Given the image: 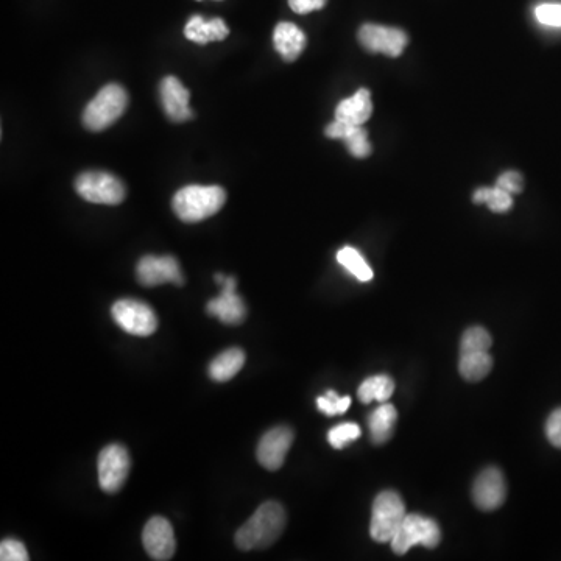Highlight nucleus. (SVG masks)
<instances>
[{"mask_svg": "<svg viewBox=\"0 0 561 561\" xmlns=\"http://www.w3.org/2000/svg\"><path fill=\"white\" fill-rule=\"evenodd\" d=\"M287 515L283 505L269 501L253 513L236 533V546L240 551L265 549L276 543L286 529Z\"/></svg>", "mask_w": 561, "mask_h": 561, "instance_id": "f257e3e1", "label": "nucleus"}, {"mask_svg": "<svg viewBox=\"0 0 561 561\" xmlns=\"http://www.w3.org/2000/svg\"><path fill=\"white\" fill-rule=\"evenodd\" d=\"M226 202V192L220 186H186L175 194L172 209L178 219L197 223L216 216Z\"/></svg>", "mask_w": 561, "mask_h": 561, "instance_id": "f03ea898", "label": "nucleus"}, {"mask_svg": "<svg viewBox=\"0 0 561 561\" xmlns=\"http://www.w3.org/2000/svg\"><path fill=\"white\" fill-rule=\"evenodd\" d=\"M128 106V94L116 83L100 89L83 111V124L89 131H103L122 117Z\"/></svg>", "mask_w": 561, "mask_h": 561, "instance_id": "7ed1b4c3", "label": "nucleus"}, {"mask_svg": "<svg viewBox=\"0 0 561 561\" xmlns=\"http://www.w3.org/2000/svg\"><path fill=\"white\" fill-rule=\"evenodd\" d=\"M406 505L396 491H382L376 496L371 512V538L378 543H390L406 519Z\"/></svg>", "mask_w": 561, "mask_h": 561, "instance_id": "20e7f679", "label": "nucleus"}, {"mask_svg": "<svg viewBox=\"0 0 561 561\" xmlns=\"http://www.w3.org/2000/svg\"><path fill=\"white\" fill-rule=\"evenodd\" d=\"M440 540H442V532L434 519L412 513V515L406 516L390 544H392V551L395 554L404 555L418 544L427 549H434Z\"/></svg>", "mask_w": 561, "mask_h": 561, "instance_id": "39448f33", "label": "nucleus"}, {"mask_svg": "<svg viewBox=\"0 0 561 561\" xmlns=\"http://www.w3.org/2000/svg\"><path fill=\"white\" fill-rule=\"evenodd\" d=\"M75 191L86 202L96 205H119L127 195V189L119 178L97 170L82 173L75 181Z\"/></svg>", "mask_w": 561, "mask_h": 561, "instance_id": "423d86ee", "label": "nucleus"}, {"mask_svg": "<svg viewBox=\"0 0 561 561\" xmlns=\"http://www.w3.org/2000/svg\"><path fill=\"white\" fill-rule=\"evenodd\" d=\"M114 322L131 336H152L158 329V317L147 303L138 300H120L114 303Z\"/></svg>", "mask_w": 561, "mask_h": 561, "instance_id": "0eeeda50", "label": "nucleus"}, {"mask_svg": "<svg viewBox=\"0 0 561 561\" xmlns=\"http://www.w3.org/2000/svg\"><path fill=\"white\" fill-rule=\"evenodd\" d=\"M99 484L105 493H117L130 474L131 460L125 446L113 443L102 449L97 462Z\"/></svg>", "mask_w": 561, "mask_h": 561, "instance_id": "6e6552de", "label": "nucleus"}, {"mask_svg": "<svg viewBox=\"0 0 561 561\" xmlns=\"http://www.w3.org/2000/svg\"><path fill=\"white\" fill-rule=\"evenodd\" d=\"M360 46L371 53H382L387 57H399L406 49L409 38L401 29L379 24H364L357 33Z\"/></svg>", "mask_w": 561, "mask_h": 561, "instance_id": "1a4fd4ad", "label": "nucleus"}, {"mask_svg": "<svg viewBox=\"0 0 561 561\" xmlns=\"http://www.w3.org/2000/svg\"><path fill=\"white\" fill-rule=\"evenodd\" d=\"M139 284L156 287L161 284L183 286L184 278L180 264L173 256H144L136 267Z\"/></svg>", "mask_w": 561, "mask_h": 561, "instance_id": "9d476101", "label": "nucleus"}, {"mask_svg": "<svg viewBox=\"0 0 561 561\" xmlns=\"http://www.w3.org/2000/svg\"><path fill=\"white\" fill-rule=\"evenodd\" d=\"M142 543L153 560H170L177 549V541L169 519L164 516H153L149 523L145 524Z\"/></svg>", "mask_w": 561, "mask_h": 561, "instance_id": "9b49d317", "label": "nucleus"}, {"mask_svg": "<svg viewBox=\"0 0 561 561\" xmlns=\"http://www.w3.org/2000/svg\"><path fill=\"white\" fill-rule=\"evenodd\" d=\"M505 498H507V484L501 470L490 466L476 477L473 499L477 509L493 512L504 504Z\"/></svg>", "mask_w": 561, "mask_h": 561, "instance_id": "f8f14e48", "label": "nucleus"}, {"mask_svg": "<svg viewBox=\"0 0 561 561\" xmlns=\"http://www.w3.org/2000/svg\"><path fill=\"white\" fill-rule=\"evenodd\" d=\"M293 438H295V434L287 426L273 427L269 432H265L259 442L258 452H256L259 463L264 466L265 470L276 471L284 465Z\"/></svg>", "mask_w": 561, "mask_h": 561, "instance_id": "ddd939ff", "label": "nucleus"}, {"mask_svg": "<svg viewBox=\"0 0 561 561\" xmlns=\"http://www.w3.org/2000/svg\"><path fill=\"white\" fill-rule=\"evenodd\" d=\"M236 284V279L225 278L222 283V293L206 304L208 314L219 318L225 325H240L247 315L244 300L237 295Z\"/></svg>", "mask_w": 561, "mask_h": 561, "instance_id": "4468645a", "label": "nucleus"}, {"mask_svg": "<svg viewBox=\"0 0 561 561\" xmlns=\"http://www.w3.org/2000/svg\"><path fill=\"white\" fill-rule=\"evenodd\" d=\"M159 97L167 117L173 122H186L194 117V111L189 108L191 94L177 77L164 78L159 85Z\"/></svg>", "mask_w": 561, "mask_h": 561, "instance_id": "2eb2a0df", "label": "nucleus"}, {"mask_svg": "<svg viewBox=\"0 0 561 561\" xmlns=\"http://www.w3.org/2000/svg\"><path fill=\"white\" fill-rule=\"evenodd\" d=\"M325 135L331 139H340L345 142L354 158H367L371 153V145L368 142V133L362 125H351L334 120L326 127Z\"/></svg>", "mask_w": 561, "mask_h": 561, "instance_id": "dca6fc26", "label": "nucleus"}, {"mask_svg": "<svg viewBox=\"0 0 561 561\" xmlns=\"http://www.w3.org/2000/svg\"><path fill=\"white\" fill-rule=\"evenodd\" d=\"M273 44L276 52L286 61H295L306 47V35L290 22H281L273 32Z\"/></svg>", "mask_w": 561, "mask_h": 561, "instance_id": "f3484780", "label": "nucleus"}, {"mask_svg": "<svg viewBox=\"0 0 561 561\" xmlns=\"http://www.w3.org/2000/svg\"><path fill=\"white\" fill-rule=\"evenodd\" d=\"M373 113L368 89H359L350 99L342 100L336 108V119L345 124L364 125Z\"/></svg>", "mask_w": 561, "mask_h": 561, "instance_id": "a211bd4d", "label": "nucleus"}, {"mask_svg": "<svg viewBox=\"0 0 561 561\" xmlns=\"http://www.w3.org/2000/svg\"><path fill=\"white\" fill-rule=\"evenodd\" d=\"M228 35H230V29L226 27L225 21L220 18L205 21L202 16H192L186 24V29H184V36L197 44L223 41Z\"/></svg>", "mask_w": 561, "mask_h": 561, "instance_id": "6ab92c4d", "label": "nucleus"}, {"mask_svg": "<svg viewBox=\"0 0 561 561\" xmlns=\"http://www.w3.org/2000/svg\"><path fill=\"white\" fill-rule=\"evenodd\" d=\"M396 420H398V412L392 404L382 403L378 409H374L368 417L371 442L374 445H384V443L389 442L393 435Z\"/></svg>", "mask_w": 561, "mask_h": 561, "instance_id": "aec40b11", "label": "nucleus"}, {"mask_svg": "<svg viewBox=\"0 0 561 561\" xmlns=\"http://www.w3.org/2000/svg\"><path fill=\"white\" fill-rule=\"evenodd\" d=\"M244 365V351L240 350V348H231V350L223 351L216 359L212 360L208 373L212 381H231L244 368Z\"/></svg>", "mask_w": 561, "mask_h": 561, "instance_id": "412c9836", "label": "nucleus"}, {"mask_svg": "<svg viewBox=\"0 0 561 561\" xmlns=\"http://www.w3.org/2000/svg\"><path fill=\"white\" fill-rule=\"evenodd\" d=\"M493 368L490 351L460 354L459 371L468 382H479L487 378Z\"/></svg>", "mask_w": 561, "mask_h": 561, "instance_id": "4be33fe9", "label": "nucleus"}, {"mask_svg": "<svg viewBox=\"0 0 561 561\" xmlns=\"http://www.w3.org/2000/svg\"><path fill=\"white\" fill-rule=\"evenodd\" d=\"M393 392H395L393 379L385 376V374H379V376L365 379L359 387L357 396H359L360 403L370 404L371 401L385 403L393 395Z\"/></svg>", "mask_w": 561, "mask_h": 561, "instance_id": "5701e85b", "label": "nucleus"}, {"mask_svg": "<svg viewBox=\"0 0 561 561\" xmlns=\"http://www.w3.org/2000/svg\"><path fill=\"white\" fill-rule=\"evenodd\" d=\"M337 261L342 265L343 269L348 270L354 278L359 279L362 283H367L373 279V270L365 261L364 256L353 247H345L337 253Z\"/></svg>", "mask_w": 561, "mask_h": 561, "instance_id": "b1692460", "label": "nucleus"}, {"mask_svg": "<svg viewBox=\"0 0 561 561\" xmlns=\"http://www.w3.org/2000/svg\"><path fill=\"white\" fill-rule=\"evenodd\" d=\"M473 202L476 203V205L485 203L491 211L499 212V214H501V212L510 211L513 206L512 194H509V192L504 191V189L498 186L480 187V189L474 192Z\"/></svg>", "mask_w": 561, "mask_h": 561, "instance_id": "393cba45", "label": "nucleus"}, {"mask_svg": "<svg viewBox=\"0 0 561 561\" xmlns=\"http://www.w3.org/2000/svg\"><path fill=\"white\" fill-rule=\"evenodd\" d=\"M491 340L487 329L474 326V328L466 329L460 343V354L466 353H482V351H490Z\"/></svg>", "mask_w": 561, "mask_h": 561, "instance_id": "a878e982", "label": "nucleus"}, {"mask_svg": "<svg viewBox=\"0 0 561 561\" xmlns=\"http://www.w3.org/2000/svg\"><path fill=\"white\" fill-rule=\"evenodd\" d=\"M360 435H362V431L356 423H343L332 427L331 431L328 432V442L334 449H343L354 442L356 438H359Z\"/></svg>", "mask_w": 561, "mask_h": 561, "instance_id": "bb28decb", "label": "nucleus"}, {"mask_svg": "<svg viewBox=\"0 0 561 561\" xmlns=\"http://www.w3.org/2000/svg\"><path fill=\"white\" fill-rule=\"evenodd\" d=\"M350 406V396L340 398L336 392H328L325 396H320V398L317 399L318 410L325 413V415H328V417L342 415V413H345L346 410L350 409Z\"/></svg>", "mask_w": 561, "mask_h": 561, "instance_id": "cd10ccee", "label": "nucleus"}, {"mask_svg": "<svg viewBox=\"0 0 561 561\" xmlns=\"http://www.w3.org/2000/svg\"><path fill=\"white\" fill-rule=\"evenodd\" d=\"M29 558V552L25 549L24 543L19 540L8 538L0 544V560L2 561H27Z\"/></svg>", "mask_w": 561, "mask_h": 561, "instance_id": "c85d7f7f", "label": "nucleus"}, {"mask_svg": "<svg viewBox=\"0 0 561 561\" xmlns=\"http://www.w3.org/2000/svg\"><path fill=\"white\" fill-rule=\"evenodd\" d=\"M535 16L547 27H561V4L538 5Z\"/></svg>", "mask_w": 561, "mask_h": 561, "instance_id": "c756f323", "label": "nucleus"}, {"mask_svg": "<svg viewBox=\"0 0 561 561\" xmlns=\"http://www.w3.org/2000/svg\"><path fill=\"white\" fill-rule=\"evenodd\" d=\"M546 437L552 446L561 449V407L555 409L547 418Z\"/></svg>", "mask_w": 561, "mask_h": 561, "instance_id": "7c9ffc66", "label": "nucleus"}, {"mask_svg": "<svg viewBox=\"0 0 561 561\" xmlns=\"http://www.w3.org/2000/svg\"><path fill=\"white\" fill-rule=\"evenodd\" d=\"M496 186L501 187L509 194H519V192L523 191V177H521V173L509 170V172L502 173L501 177L496 181Z\"/></svg>", "mask_w": 561, "mask_h": 561, "instance_id": "2f4dec72", "label": "nucleus"}, {"mask_svg": "<svg viewBox=\"0 0 561 561\" xmlns=\"http://www.w3.org/2000/svg\"><path fill=\"white\" fill-rule=\"evenodd\" d=\"M328 0H289L290 8L298 15H306L315 10H322Z\"/></svg>", "mask_w": 561, "mask_h": 561, "instance_id": "473e14b6", "label": "nucleus"}]
</instances>
